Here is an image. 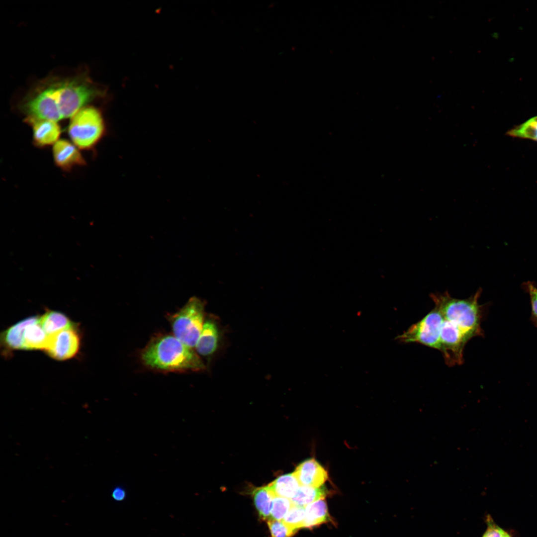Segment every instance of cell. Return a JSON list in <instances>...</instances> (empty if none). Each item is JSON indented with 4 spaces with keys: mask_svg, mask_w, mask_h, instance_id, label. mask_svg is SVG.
<instances>
[{
    "mask_svg": "<svg viewBox=\"0 0 537 537\" xmlns=\"http://www.w3.org/2000/svg\"><path fill=\"white\" fill-rule=\"evenodd\" d=\"M104 95L103 89L87 72L66 77L50 76L29 90L20 107L26 117L57 122L72 117Z\"/></svg>",
    "mask_w": 537,
    "mask_h": 537,
    "instance_id": "6da1fadb",
    "label": "cell"
},
{
    "mask_svg": "<svg viewBox=\"0 0 537 537\" xmlns=\"http://www.w3.org/2000/svg\"><path fill=\"white\" fill-rule=\"evenodd\" d=\"M140 358L147 367L158 371H195L205 368L192 348L171 335L161 334L152 338L141 351Z\"/></svg>",
    "mask_w": 537,
    "mask_h": 537,
    "instance_id": "7a4b0ae2",
    "label": "cell"
},
{
    "mask_svg": "<svg viewBox=\"0 0 537 537\" xmlns=\"http://www.w3.org/2000/svg\"><path fill=\"white\" fill-rule=\"evenodd\" d=\"M482 291L479 288L465 299L452 297L447 291L431 293L430 297L443 317L458 327L470 340L483 335L481 324L485 306L478 302Z\"/></svg>",
    "mask_w": 537,
    "mask_h": 537,
    "instance_id": "3957f363",
    "label": "cell"
},
{
    "mask_svg": "<svg viewBox=\"0 0 537 537\" xmlns=\"http://www.w3.org/2000/svg\"><path fill=\"white\" fill-rule=\"evenodd\" d=\"M106 132L101 112L92 105H87L72 117L68 127L69 135L81 149H90L100 141Z\"/></svg>",
    "mask_w": 537,
    "mask_h": 537,
    "instance_id": "277c9868",
    "label": "cell"
},
{
    "mask_svg": "<svg viewBox=\"0 0 537 537\" xmlns=\"http://www.w3.org/2000/svg\"><path fill=\"white\" fill-rule=\"evenodd\" d=\"M204 318V302L191 297L178 312L169 315L173 335L187 347H195L202 330Z\"/></svg>",
    "mask_w": 537,
    "mask_h": 537,
    "instance_id": "5b68a950",
    "label": "cell"
},
{
    "mask_svg": "<svg viewBox=\"0 0 537 537\" xmlns=\"http://www.w3.org/2000/svg\"><path fill=\"white\" fill-rule=\"evenodd\" d=\"M443 317L435 307L422 319L413 324L397 339L403 343H417L440 350V334Z\"/></svg>",
    "mask_w": 537,
    "mask_h": 537,
    "instance_id": "8992f818",
    "label": "cell"
},
{
    "mask_svg": "<svg viewBox=\"0 0 537 537\" xmlns=\"http://www.w3.org/2000/svg\"><path fill=\"white\" fill-rule=\"evenodd\" d=\"M80 335L75 325L48 336L45 349L51 358L66 360L74 357L80 347Z\"/></svg>",
    "mask_w": 537,
    "mask_h": 537,
    "instance_id": "52a82bcc",
    "label": "cell"
},
{
    "mask_svg": "<svg viewBox=\"0 0 537 537\" xmlns=\"http://www.w3.org/2000/svg\"><path fill=\"white\" fill-rule=\"evenodd\" d=\"M25 121L32 128L33 140L39 147L57 142L61 134V128L57 122L26 117Z\"/></svg>",
    "mask_w": 537,
    "mask_h": 537,
    "instance_id": "ba28073f",
    "label": "cell"
},
{
    "mask_svg": "<svg viewBox=\"0 0 537 537\" xmlns=\"http://www.w3.org/2000/svg\"><path fill=\"white\" fill-rule=\"evenodd\" d=\"M300 486L319 487L328 479L325 468L314 458H310L300 463L293 472Z\"/></svg>",
    "mask_w": 537,
    "mask_h": 537,
    "instance_id": "9c48e42d",
    "label": "cell"
},
{
    "mask_svg": "<svg viewBox=\"0 0 537 537\" xmlns=\"http://www.w3.org/2000/svg\"><path fill=\"white\" fill-rule=\"evenodd\" d=\"M53 155L56 165L65 171H70L75 166L86 164L76 146L66 140H60L54 144Z\"/></svg>",
    "mask_w": 537,
    "mask_h": 537,
    "instance_id": "30bf717a",
    "label": "cell"
},
{
    "mask_svg": "<svg viewBox=\"0 0 537 537\" xmlns=\"http://www.w3.org/2000/svg\"><path fill=\"white\" fill-rule=\"evenodd\" d=\"M220 334L216 323L209 318L204 321L195 348L197 353L208 357L214 353L218 347Z\"/></svg>",
    "mask_w": 537,
    "mask_h": 537,
    "instance_id": "8fae6325",
    "label": "cell"
},
{
    "mask_svg": "<svg viewBox=\"0 0 537 537\" xmlns=\"http://www.w3.org/2000/svg\"><path fill=\"white\" fill-rule=\"evenodd\" d=\"M39 317L31 316L10 326L1 334V343L6 351L23 349V334L25 328L36 322Z\"/></svg>",
    "mask_w": 537,
    "mask_h": 537,
    "instance_id": "7c38bea8",
    "label": "cell"
},
{
    "mask_svg": "<svg viewBox=\"0 0 537 537\" xmlns=\"http://www.w3.org/2000/svg\"><path fill=\"white\" fill-rule=\"evenodd\" d=\"M305 512L304 528L310 529L328 523H334L329 513L327 504L324 499L307 505Z\"/></svg>",
    "mask_w": 537,
    "mask_h": 537,
    "instance_id": "4fadbf2b",
    "label": "cell"
},
{
    "mask_svg": "<svg viewBox=\"0 0 537 537\" xmlns=\"http://www.w3.org/2000/svg\"><path fill=\"white\" fill-rule=\"evenodd\" d=\"M38 322L48 336L74 325L64 314L53 310L46 311Z\"/></svg>",
    "mask_w": 537,
    "mask_h": 537,
    "instance_id": "5bb4252c",
    "label": "cell"
},
{
    "mask_svg": "<svg viewBox=\"0 0 537 537\" xmlns=\"http://www.w3.org/2000/svg\"><path fill=\"white\" fill-rule=\"evenodd\" d=\"M37 321L29 324L23 334V349L25 350H44L48 336Z\"/></svg>",
    "mask_w": 537,
    "mask_h": 537,
    "instance_id": "9a60e30c",
    "label": "cell"
},
{
    "mask_svg": "<svg viewBox=\"0 0 537 537\" xmlns=\"http://www.w3.org/2000/svg\"><path fill=\"white\" fill-rule=\"evenodd\" d=\"M275 496L291 499L300 485L294 473L279 476L268 484Z\"/></svg>",
    "mask_w": 537,
    "mask_h": 537,
    "instance_id": "2e32d148",
    "label": "cell"
},
{
    "mask_svg": "<svg viewBox=\"0 0 537 537\" xmlns=\"http://www.w3.org/2000/svg\"><path fill=\"white\" fill-rule=\"evenodd\" d=\"M252 494L260 517L267 521L270 517L272 500L275 496L273 491L268 485L255 488Z\"/></svg>",
    "mask_w": 537,
    "mask_h": 537,
    "instance_id": "e0dca14e",
    "label": "cell"
},
{
    "mask_svg": "<svg viewBox=\"0 0 537 537\" xmlns=\"http://www.w3.org/2000/svg\"><path fill=\"white\" fill-rule=\"evenodd\" d=\"M329 492L324 487H313L300 486L292 498L293 504L306 507V505L320 499H324Z\"/></svg>",
    "mask_w": 537,
    "mask_h": 537,
    "instance_id": "ac0fdd59",
    "label": "cell"
},
{
    "mask_svg": "<svg viewBox=\"0 0 537 537\" xmlns=\"http://www.w3.org/2000/svg\"><path fill=\"white\" fill-rule=\"evenodd\" d=\"M507 134L513 137L537 141V116L510 129Z\"/></svg>",
    "mask_w": 537,
    "mask_h": 537,
    "instance_id": "d6986e66",
    "label": "cell"
},
{
    "mask_svg": "<svg viewBox=\"0 0 537 537\" xmlns=\"http://www.w3.org/2000/svg\"><path fill=\"white\" fill-rule=\"evenodd\" d=\"M306 517L305 507L293 504L282 520L289 528L297 532L304 528Z\"/></svg>",
    "mask_w": 537,
    "mask_h": 537,
    "instance_id": "ffe728a7",
    "label": "cell"
},
{
    "mask_svg": "<svg viewBox=\"0 0 537 537\" xmlns=\"http://www.w3.org/2000/svg\"><path fill=\"white\" fill-rule=\"evenodd\" d=\"M293 505L290 499L274 496L269 519L282 520Z\"/></svg>",
    "mask_w": 537,
    "mask_h": 537,
    "instance_id": "44dd1931",
    "label": "cell"
},
{
    "mask_svg": "<svg viewBox=\"0 0 537 537\" xmlns=\"http://www.w3.org/2000/svg\"><path fill=\"white\" fill-rule=\"evenodd\" d=\"M270 537H291L296 532L289 528L282 520L269 519L267 521Z\"/></svg>",
    "mask_w": 537,
    "mask_h": 537,
    "instance_id": "7402d4cb",
    "label": "cell"
},
{
    "mask_svg": "<svg viewBox=\"0 0 537 537\" xmlns=\"http://www.w3.org/2000/svg\"><path fill=\"white\" fill-rule=\"evenodd\" d=\"M522 288L529 294L531 304L532 321L537 319V287L532 281H528L522 284Z\"/></svg>",
    "mask_w": 537,
    "mask_h": 537,
    "instance_id": "603a6c76",
    "label": "cell"
},
{
    "mask_svg": "<svg viewBox=\"0 0 537 537\" xmlns=\"http://www.w3.org/2000/svg\"><path fill=\"white\" fill-rule=\"evenodd\" d=\"M487 529L482 537H508L509 534L498 526L490 516L486 518Z\"/></svg>",
    "mask_w": 537,
    "mask_h": 537,
    "instance_id": "cb8c5ba5",
    "label": "cell"
},
{
    "mask_svg": "<svg viewBox=\"0 0 537 537\" xmlns=\"http://www.w3.org/2000/svg\"><path fill=\"white\" fill-rule=\"evenodd\" d=\"M111 496L114 501L122 502L127 498V492L123 486L117 485L112 489Z\"/></svg>",
    "mask_w": 537,
    "mask_h": 537,
    "instance_id": "d4e9b609",
    "label": "cell"
},
{
    "mask_svg": "<svg viewBox=\"0 0 537 537\" xmlns=\"http://www.w3.org/2000/svg\"><path fill=\"white\" fill-rule=\"evenodd\" d=\"M532 322L533 323V324H534V325H535V326H536V327H537V320H534V321H532Z\"/></svg>",
    "mask_w": 537,
    "mask_h": 537,
    "instance_id": "484cf974",
    "label": "cell"
},
{
    "mask_svg": "<svg viewBox=\"0 0 537 537\" xmlns=\"http://www.w3.org/2000/svg\"><path fill=\"white\" fill-rule=\"evenodd\" d=\"M508 537H511V536H510V535H509V536H508Z\"/></svg>",
    "mask_w": 537,
    "mask_h": 537,
    "instance_id": "4316f807",
    "label": "cell"
}]
</instances>
